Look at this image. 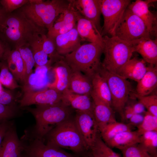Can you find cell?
<instances>
[{"label":"cell","instance_id":"6da1fadb","mask_svg":"<svg viewBox=\"0 0 157 157\" xmlns=\"http://www.w3.org/2000/svg\"><path fill=\"white\" fill-rule=\"evenodd\" d=\"M69 6V0H29L19 11L37 27L48 31Z\"/></svg>","mask_w":157,"mask_h":157},{"label":"cell","instance_id":"7a4b0ae2","mask_svg":"<svg viewBox=\"0 0 157 157\" xmlns=\"http://www.w3.org/2000/svg\"><path fill=\"white\" fill-rule=\"evenodd\" d=\"M46 31L37 27L19 11L6 14L0 26V36L15 47L28 42L36 34L45 33Z\"/></svg>","mask_w":157,"mask_h":157},{"label":"cell","instance_id":"3957f363","mask_svg":"<svg viewBox=\"0 0 157 157\" xmlns=\"http://www.w3.org/2000/svg\"><path fill=\"white\" fill-rule=\"evenodd\" d=\"M26 110L34 117L36 121L34 135L43 139L53 128L71 118L72 108L62 101L52 104L36 105Z\"/></svg>","mask_w":157,"mask_h":157},{"label":"cell","instance_id":"277c9868","mask_svg":"<svg viewBox=\"0 0 157 157\" xmlns=\"http://www.w3.org/2000/svg\"><path fill=\"white\" fill-rule=\"evenodd\" d=\"M103 47L94 43L81 45L64 56V60L73 70L80 71L91 79L101 66L100 58Z\"/></svg>","mask_w":157,"mask_h":157},{"label":"cell","instance_id":"5b68a950","mask_svg":"<svg viewBox=\"0 0 157 157\" xmlns=\"http://www.w3.org/2000/svg\"><path fill=\"white\" fill-rule=\"evenodd\" d=\"M46 136V144L52 146L69 150L78 154L88 150L74 119L71 118L57 126Z\"/></svg>","mask_w":157,"mask_h":157},{"label":"cell","instance_id":"8992f818","mask_svg":"<svg viewBox=\"0 0 157 157\" xmlns=\"http://www.w3.org/2000/svg\"><path fill=\"white\" fill-rule=\"evenodd\" d=\"M104 58L101 66L108 71L117 74L131 58L135 52L131 42L122 40L118 37H102Z\"/></svg>","mask_w":157,"mask_h":157},{"label":"cell","instance_id":"52a82bcc","mask_svg":"<svg viewBox=\"0 0 157 157\" xmlns=\"http://www.w3.org/2000/svg\"><path fill=\"white\" fill-rule=\"evenodd\" d=\"M98 72L108 84L111 95V107L124 120V109L133 91L130 83L117 74L106 70L101 66Z\"/></svg>","mask_w":157,"mask_h":157},{"label":"cell","instance_id":"ba28073f","mask_svg":"<svg viewBox=\"0 0 157 157\" xmlns=\"http://www.w3.org/2000/svg\"><path fill=\"white\" fill-rule=\"evenodd\" d=\"M114 36L129 42L143 38L151 39L143 22L128 8L115 28Z\"/></svg>","mask_w":157,"mask_h":157},{"label":"cell","instance_id":"9c48e42d","mask_svg":"<svg viewBox=\"0 0 157 157\" xmlns=\"http://www.w3.org/2000/svg\"><path fill=\"white\" fill-rule=\"evenodd\" d=\"M131 2L130 0H101V14L104 20L102 37L114 36L115 28Z\"/></svg>","mask_w":157,"mask_h":157},{"label":"cell","instance_id":"30bf717a","mask_svg":"<svg viewBox=\"0 0 157 157\" xmlns=\"http://www.w3.org/2000/svg\"><path fill=\"white\" fill-rule=\"evenodd\" d=\"M24 95L18 101L20 106L31 105H43L56 104L61 101L62 93L56 89L49 88L43 90L35 91L23 88Z\"/></svg>","mask_w":157,"mask_h":157},{"label":"cell","instance_id":"8fae6325","mask_svg":"<svg viewBox=\"0 0 157 157\" xmlns=\"http://www.w3.org/2000/svg\"><path fill=\"white\" fill-rule=\"evenodd\" d=\"M74 120L88 149H90L94 143L99 132L93 113L76 111Z\"/></svg>","mask_w":157,"mask_h":157},{"label":"cell","instance_id":"7c38bea8","mask_svg":"<svg viewBox=\"0 0 157 157\" xmlns=\"http://www.w3.org/2000/svg\"><path fill=\"white\" fill-rule=\"evenodd\" d=\"M30 139L27 145L24 144V150L29 157H76L63 149L45 144L35 135Z\"/></svg>","mask_w":157,"mask_h":157},{"label":"cell","instance_id":"4fadbf2b","mask_svg":"<svg viewBox=\"0 0 157 157\" xmlns=\"http://www.w3.org/2000/svg\"><path fill=\"white\" fill-rule=\"evenodd\" d=\"M71 6L84 18L90 21L101 34V0H69Z\"/></svg>","mask_w":157,"mask_h":157},{"label":"cell","instance_id":"5bb4252c","mask_svg":"<svg viewBox=\"0 0 157 157\" xmlns=\"http://www.w3.org/2000/svg\"><path fill=\"white\" fill-rule=\"evenodd\" d=\"M156 1L136 0L130 3L127 7L143 22L152 39L157 38V16L149 10V4Z\"/></svg>","mask_w":157,"mask_h":157},{"label":"cell","instance_id":"9a60e30c","mask_svg":"<svg viewBox=\"0 0 157 157\" xmlns=\"http://www.w3.org/2000/svg\"><path fill=\"white\" fill-rule=\"evenodd\" d=\"M24 143L19 139L13 123L6 132L0 147V157H22Z\"/></svg>","mask_w":157,"mask_h":157},{"label":"cell","instance_id":"2e32d148","mask_svg":"<svg viewBox=\"0 0 157 157\" xmlns=\"http://www.w3.org/2000/svg\"><path fill=\"white\" fill-rule=\"evenodd\" d=\"M75 11L76 28L81 41L95 43L103 47V37L100 33L91 22Z\"/></svg>","mask_w":157,"mask_h":157},{"label":"cell","instance_id":"e0dca14e","mask_svg":"<svg viewBox=\"0 0 157 157\" xmlns=\"http://www.w3.org/2000/svg\"><path fill=\"white\" fill-rule=\"evenodd\" d=\"M53 40L58 53L63 56L74 51L81 45V40L76 27L67 33L56 36Z\"/></svg>","mask_w":157,"mask_h":157},{"label":"cell","instance_id":"ac0fdd59","mask_svg":"<svg viewBox=\"0 0 157 157\" xmlns=\"http://www.w3.org/2000/svg\"><path fill=\"white\" fill-rule=\"evenodd\" d=\"M52 68L55 74V79L52 83H49L47 87L62 93L68 89L72 69L64 59L54 63Z\"/></svg>","mask_w":157,"mask_h":157},{"label":"cell","instance_id":"d6986e66","mask_svg":"<svg viewBox=\"0 0 157 157\" xmlns=\"http://www.w3.org/2000/svg\"><path fill=\"white\" fill-rule=\"evenodd\" d=\"M61 101L76 111L93 113V104L91 96L75 94L67 89L62 93Z\"/></svg>","mask_w":157,"mask_h":157},{"label":"cell","instance_id":"ffe728a7","mask_svg":"<svg viewBox=\"0 0 157 157\" xmlns=\"http://www.w3.org/2000/svg\"><path fill=\"white\" fill-rule=\"evenodd\" d=\"M135 52L149 64L157 65V39L143 38L131 42Z\"/></svg>","mask_w":157,"mask_h":157},{"label":"cell","instance_id":"44dd1931","mask_svg":"<svg viewBox=\"0 0 157 157\" xmlns=\"http://www.w3.org/2000/svg\"><path fill=\"white\" fill-rule=\"evenodd\" d=\"M91 96L93 104V114L98 129L116 121L111 107L104 102L92 92Z\"/></svg>","mask_w":157,"mask_h":157},{"label":"cell","instance_id":"7402d4cb","mask_svg":"<svg viewBox=\"0 0 157 157\" xmlns=\"http://www.w3.org/2000/svg\"><path fill=\"white\" fill-rule=\"evenodd\" d=\"M146 63L142 59L134 57L127 62L116 74L126 79H131L137 82L147 70L148 66Z\"/></svg>","mask_w":157,"mask_h":157},{"label":"cell","instance_id":"603a6c76","mask_svg":"<svg viewBox=\"0 0 157 157\" xmlns=\"http://www.w3.org/2000/svg\"><path fill=\"white\" fill-rule=\"evenodd\" d=\"M157 86V65L149 64L145 74L137 82L134 97H136L149 95Z\"/></svg>","mask_w":157,"mask_h":157},{"label":"cell","instance_id":"cb8c5ba5","mask_svg":"<svg viewBox=\"0 0 157 157\" xmlns=\"http://www.w3.org/2000/svg\"><path fill=\"white\" fill-rule=\"evenodd\" d=\"M68 89L75 94L91 96L92 91L91 79L80 71L72 70Z\"/></svg>","mask_w":157,"mask_h":157},{"label":"cell","instance_id":"d4e9b609","mask_svg":"<svg viewBox=\"0 0 157 157\" xmlns=\"http://www.w3.org/2000/svg\"><path fill=\"white\" fill-rule=\"evenodd\" d=\"M141 136L137 131H125L118 134L106 144L110 148L122 150L128 147L140 143Z\"/></svg>","mask_w":157,"mask_h":157},{"label":"cell","instance_id":"484cf974","mask_svg":"<svg viewBox=\"0 0 157 157\" xmlns=\"http://www.w3.org/2000/svg\"><path fill=\"white\" fill-rule=\"evenodd\" d=\"M91 80L92 92L104 102L111 107V94L106 79L98 72L92 76Z\"/></svg>","mask_w":157,"mask_h":157},{"label":"cell","instance_id":"4316f807","mask_svg":"<svg viewBox=\"0 0 157 157\" xmlns=\"http://www.w3.org/2000/svg\"><path fill=\"white\" fill-rule=\"evenodd\" d=\"M41 34L35 35L28 42L35 62V66L51 67L53 63L43 49L40 36Z\"/></svg>","mask_w":157,"mask_h":157},{"label":"cell","instance_id":"83f0119b","mask_svg":"<svg viewBox=\"0 0 157 157\" xmlns=\"http://www.w3.org/2000/svg\"><path fill=\"white\" fill-rule=\"evenodd\" d=\"M133 126L129 124L117 121L98 128L100 135L105 143L118 134L125 131L132 130Z\"/></svg>","mask_w":157,"mask_h":157},{"label":"cell","instance_id":"f1b7e54d","mask_svg":"<svg viewBox=\"0 0 157 157\" xmlns=\"http://www.w3.org/2000/svg\"><path fill=\"white\" fill-rule=\"evenodd\" d=\"M15 48H17L19 51L25 65V72L23 82L25 85L32 74L33 67L35 66V62L28 42L22 43Z\"/></svg>","mask_w":157,"mask_h":157},{"label":"cell","instance_id":"f546056e","mask_svg":"<svg viewBox=\"0 0 157 157\" xmlns=\"http://www.w3.org/2000/svg\"><path fill=\"white\" fill-rule=\"evenodd\" d=\"M76 22V11L70 4L69 7L58 17L52 27L48 30L47 35L49 36L64 25Z\"/></svg>","mask_w":157,"mask_h":157},{"label":"cell","instance_id":"4dcf8cb0","mask_svg":"<svg viewBox=\"0 0 157 157\" xmlns=\"http://www.w3.org/2000/svg\"><path fill=\"white\" fill-rule=\"evenodd\" d=\"M139 144L151 157H157V131H149L144 133L141 136Z\"/></svg>","mask_w":157,"mask_h":157},{"label":"cell","instance_id":"1f68e13d","mask_svg":"<svg viewBox=\"0 0 157 157\" xmlns=\"http://www.w3.org/2000/svg\"><path fill=\"white\" fill-rule=\"evenodd\" d=\"M43 49L53 64L64 59V56L58 53L53 39L48 37L46 33L40 34Z\"/></svg>","mask_w":157,"mask_h":157},{"label":"cell","instance_id":"d6a6232c","mask_svg":"<svg viewBox=\"0 0 157 157\" xmlns=\"http://www.w3.org/2000/svg\"><path fill=\"white\" fill-rule=\"evenodd\" d=\"M10 71L6 60L0 62V83L6 88L13 90L18 88L15 78Z\"/></svg>","mask_w":157,"mask_h":157},{"label":"cell","instance_id":"836d02e7","mask_svg":"<svg viewBox=\"0 0 157 157\" xmlns=\"http://www.w3.org/2000/svg\"><path fill=\"white\" fill-rule=\"evenodd\" d=\"M90 149L98 157H121L105 143L99 134Z\"/></svg>","mask_w":157,"mask_h":157},{"label":"cell","instance_id":"e575fe53","mask_svg":"<svg viewBox=\"0 0 157 157\" xmlns=\"http://www.w3.org/2000/svg\"><path fill=\"white\" fill-rule=\"evenodd\" d=\"M7 58L15 65L17 70L16 79L23 82L25 72V66L20 53L16 48L11 50Z\"/></svg>","mask_w":157,"mask_h":157},{"label":"cell","instance_id":"d590c367","mask_svg":"<svg viewBox=\"0 0 157 157\" xmlns=\"http://www.w3.org/2000/svg\"><path fill=\"white\" fill-rule=\"evenodd\" d=\"M137 127V131L141 135L146 132L157 131V117L146 111L143 121Z\"/></svg>","mask_w":157,"mask_h":157},{"label":"cell","instance_id":"8d00e7d4","mask_svg":"<svg viewBox=\"0 0 157 157\" xmlns=\"http://www.w3.org/2000/svg\"><path fill=\"white\" fill-rule=\"evenodd\" d=\"M121 150L123 157H151L139 143L128 147Z\"/></svg>","mask_w":157,"mask_h":157},{"label":"cell","instance_id":"74e56055","mask_svg":"<svg viewBox=\"0 0 157 157\" xmlns=\"http://www.w3.org/2000/svg\"><path fill=\"white\" fill-rule=\"evenodd\" d=\"M139 101L144 106L147 111L157 117V96L156 94L137 97Z\"/></svg>","mask_w":157,"mask_h":157},{"label":"cell","instance_id":"f35d334b","mask_svg":"<svg viewBox=\"0 0 157 157\" xmlns=\"http://www.w3.org/2000/svg\"><path fill=\"white\" fill-rule=\"evenodd\" d=\"M29 1V0H0V4L5 13L8 14L21 8Z\"/></svg>","mask_w":157,"mask_h":157},{"label":"cell","instance_id":"ab89813d","mask_svg":"<svg viewBox=\"0 0 157 157\" xmlns=\"http://www.w3.org/2000/svg\"><path fill=\"white\" fill-rule=\"evenodd\" d=\"M15 106L4 105L0 103V124L15 117Z\"/></svg>","mask_w":157,"mask_h":157},{"label":"cell","instance_id":"60d3db41","mask_svg":"<svg viewBox=\"0 0 157 157\" xmlns=\"http://www.w3.org/2000/svg\"><path fill=\"white\" fill-rule=\"evenodd\" d=\"M16 99L9 91L3 88L0 89V103L10 106H15Z\"/></svg>","mask_w":157,"mask_h":157},{"label":"cell","instance_id":"b9f144b4","mask_svg":"<svg viewBox=\"0 0 157 157\" xmlns=\"http://www.w3.org/2000/svg\"><path fill=\"white\" fill-rule=\"evenodd\" d=\"M11 51L10 45L0 36V61L6 60Z\"/></svg>","mask_w":157,"mask_h":157},{"label":"cell","instance_id":"7bdbcfd3","mask_svg":"<svg viewBox=\"0 0 157 157\" xmlns=\"http://www.w3.org/2000/svg\"><path fill=\"white\" fill-rule=\"evenodd\" d=\"M76 22H74L66 24L60 28L49 36V38L53 39L56 36L65 34L69 32L76 26ZM47 35V34H46Z\"/></svg>","mask_w":157,"mask_h":157},{"label":"cell","instance_id":"ee69618b","mask_svg":"<svg viewBox=\"0 0 157 157\" xmlns=\"http://www.w3.org/2000/svg\"><path fill=\"white\" fill-rule=\"evenodd\" d=\"M144 114H134L128 120V124L133 127H137L143 121L144 118Z\"/></svg>","mask_w":157,"mask_h":157},{"label":"cell","instance_id":"f6af8a7d","mask_svg":"<svg viewBox=\"0 0 157 157\" xmlns=\"http://www.w3.org/2000/svg\"><path fill=\"white\" fill-rule=\"evenodd\" d=\"M12 123L7 121L0 124V147L6 134Z\"/></svg>","mask_w":157,"mask_h":157},{"label":"cell","instance_id":"bcb514c9","mask_svg":"<svg viewBox=\"0 0 157 157\" xmlns=\"http://www.w3.org/2000/svg\"><path fill=\"white\" fill-rule=\"evenodd\" d=\"M130 105L135 114H144L146 111L143 105L139 101Z\"/></svg>","mask_w":157,"mask_h":157},{"label":"cell","instance_id":"7dc6e473","mask_svg":"<svg viewBox=\"0 0 157 157\" xmlns=\"http://www.w3.org/2000/svg\"><path fill=\"white\" fill-rule=\"evenodd\" d=\"M135 114L130 105L125 106L124 110V120H128Z\"/></svg>","mask_w":157,"mask_h":157},{"label":"cell","instance_id":"c3c4849f","mask_svg":"<svg viewBox=\"0 0 157 157\" xmlns=\"http://www.w3.org/2000/svg\"><path fill=\"white\" fill-rule=\"evenodd\" d=\"M6 14L0 4V26Z\"/></svg>","mask_w":157,"mask_h":157},{"label":"cell","instance_id":"681fc988","mask_svg":"<svg viewBox=\"0 0 157 157\" xmlns=\"http://www.w3.org/2000/svg\"><path fill=\"white\" fill-rule=\"evenodd\" d=\"M87 157H98L94 154H93L91 151L90 154Z\"/></svg>","mask_w":157,"mask_h":157},{"label":"cell","instance_id":"f907efd6","mask_svg":"<svg viewBox=\"0 0 157 157\" xmlns=\"http://www.w3.org/2000/svg\"><path fill=\"white\" fill-rule=\"evenodd\" d=\"M22 157H28V156H22Z\"/></svg>","mask_w":157,"mask_h":157}]
</instances>
